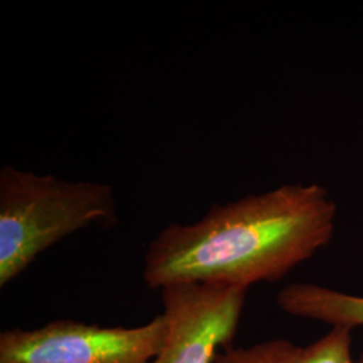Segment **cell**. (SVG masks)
<instances>
[{"label":"cell","mask_w":363,"mask_h":363,"mask_svg":"<svg viewBox=\"0 0 363 363\" xmlns=\"http://www.w3.org/2000/svg\"><path fill=\"white\" fill-rule=\"evenodd\" d=\"M337 203L318 184H284L214 205L191 223H169L144 255V284L249 289L281 280L333 240Z\"/></svg>","instance_id":"cell-1"},{"label":"cell","mask_w":363,"mask_h":363,"mask_svg":"<svg viewBox=\"0 0 363 363\" xmlns=\"http://www.w3.org/2000/svg\"><path fill=\"white\" fill-rule=\"evenodd\" d=\"M118 222L116 191L103 182L66 181L6 164L0 169V286L49 247L91 225Z\"/></svg>","instance_id":"cell-2"},{"label":"cell","mask_w":363,"mask_h":363,"mask_svg":"<svg viewBox=\"0 0 363 363\" xmlns=\"http://www.w3.org/2000/svg\"><path fill=\"white\" fill-rule=\"evenodd\" d=\"M163 313L138 327H105L57 319L33 328L0 333V363H148L160 352Z\"/></svg>","instance_id":"cell-3"},{"label":"cell","mask_w":363,"mask_h":363,"mask_svg":"<svg viewBox=\"0 0 363 363\" xmlns=\"http://www.w3.org/2000/svg\"><path fill=\"white\" fill-rule=\"evenodd\" d=\"M247 289L223 284L184 283L160 291L167 337L148 363H214L233 343Z\"/></svg>","instance_id":"cell-4"},{"label":"cell","mask_w":363,"mask_h":363,"mask_svg":"<svg viewBox=\"0 0 363 363\" xmlns=\"http://www.w3.org/2000/svg\"><path fill=\"white\" fill-rule=\"evenodd\" d=\"M352 330L331 327L322 337L307 346L288 339H269L247 347L226 346L214 363H354Z\"/></svg>","instance_id":"cell-5"},{"label":"cell","mask_w":363,"mask_h":363,"mask_svg":"<svg viewBox=\"0 0 363 363\" xmlns=\"http://www.w3.org/2000/svg\"><path fill=\"white\" fill-rule=\"evenodd\" d=\"M277 306L288 315L322 322L331 327H363V296L327 286L294 283L277 295Z\"/></svg>","instance_id":"cell-6"},{"label":"cell","mask_w":363,"mask_h":363,"mask_svg":"<svg viewBox=\"0 0 363 363\" xmlns=\"http://www.w3.org/2000/svg\"><path fill=\"white\" fill-rule=\"evenodd\" d=\"M354 363H363V354L362 355H359V357H357V358H355V362Z\"/></svg>","instance_id":"cell-7"}]
</instances>
